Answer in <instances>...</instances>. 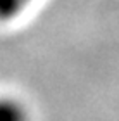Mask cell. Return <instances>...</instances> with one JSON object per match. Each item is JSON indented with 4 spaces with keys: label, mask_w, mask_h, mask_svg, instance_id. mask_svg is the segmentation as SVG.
<instances>
[{
    "label": "cell",
    "mask_w": 119,
    "mask_h": 121,
    "mask_svg": "<svg viewBox=\"0 0 119 121\" xmlns=\"http://www.w3.org/2000/svg\"><path fill=\"white\" fill-rule=\"evenodd\" d=\"M0 121H28V112L17 100L0 99Z\"/></svg>",
    "instance_id": "1"
},
{
    "label": "cell",
    "mask_w": 119,
    "mask_h": 121,
    "mask_svg": "<svg viewBox=\"0 0 119 121\" xmlns=\"http://www.w3.org/2000/svg\"><path fill=\"white\" fill-rule=\"evenodd\" d=\"M26 0H0V19L9 21L23 10Z\"/></svg>",
    "instance_id": "2"
}]
</instances>
